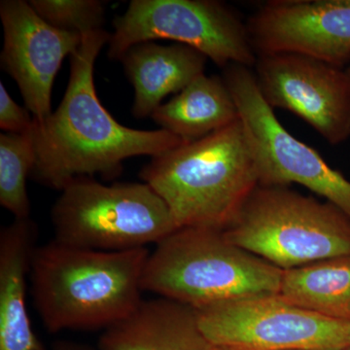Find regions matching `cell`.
<instances>
[{"mask_svg":"<svg viewBox=\"0 0 350 350\" xmlns=\"http://www.w3.org/2000/svg\"><path fill=\"white\" fill-rule=\"evenodd\" d=\"M345 72L347 73V75H349L350 78V63L349 66H347V68H345Z\"/></svg>","mask_w":350,"mask_h":350,"instance_id":"23","label":"cell"},{"mask_svg":"<svg viewBox=\"0 0 350 350\" xmlns=\"http://www.w3.org/2000/svg\"><path fill=\"white\" fill-rule=\"evenodd\" d=\"M53 350H100L94 349L88 345L77 344V342H68V340H59L55 344Z\"/></svg>","mask_w":350,"mask_h":350,"instance_id":"21","label":"cell"},{"mask_svg":"<svg viewBox=\"0 0 350 350\" xmlns=\"http://www.w3.org/2000/svg\"><path fill=\"white\" fill-rule=\"evenodd\" d=\"M253 72L269 107L293 113L331 145L350 137V78L345 69L301 55L257 57Z\"/></svg>","mask_w":350,"mask_h":350,"instance_id":"10","label":"cell"},{"mask_svg":"<svg viewBox=\"0 0 350 350\" xmlns=\"http://www.w3.org/2000/svg\"><path fill=\"white\" fill-rule=\"evenodd\" d=\"M209 350H238V349H230V347H218V345H211V349H209Z\"/></svg>","mask_w":350,"mask_h":350,"instance_id":"22","label":"cell"},{"mask_svg":"<svg viewBox=\"0 0 350 350\" xmlns=\"http://www.w3.org/2000/svg\"><path fill=\"white\" fill-rule=\"evenodd\" d=\"M33 122L31 112L18 105L0 82V129L6 133L25 135L31 133Z\"/></svg>","mask_w":350,"mask_h":350,"instance_id":"20","label":"cell"},{"mask_svg":"<svg viewBox=\"0 0 350 350\" xmlns=\"http://www.w3.org/2000/svg\"><path fill=\"white\" fill-rule=\"evenodd\" d=\"M222 232L282 271L350 256V219L330 202L288 187L258 186Z\"/></svg>","mask_w":350,"mask_h":350,"instance_id":"5","label":"cell"},{"mask_svg":"<svg viewBox=\"0 0 350 350\" xmlns=\"http://www.w3.org/2000/svg\"><path fill=\"white\" fill-rule=\"evenodd\" d=\"M151 119L162 130L191 142L231 125L239 116L222 76L204 73L157 108Z\"/></svg>","mask_w":350,"mask_h":350,"instance_id":"16","label":"cell"},{"mask_svg":"<svg viewBox=\"0 0 350 350\" xmlns=\"http://www.w3.org/2000/svg\"><path fill=\"white\" fill-rule=\"evenodd\" d=\"M195 308L159 297L142 300L125 319L108 327L100 350H209Z\"/></svg>","mask_w":350,"mask_h":350,"instance_id":"13","label":"cell"},{"mask_svg":"<svg viewBox=\"0 0 350 350\" xmlns=\"http://www.w3.org/2000/svg\"><path fill=\"white\" fill-rule=\"evenodd\" d=\"M282 271L228 241L222 231L179 228L149 254L142 289L202 310L278 294Z\"/></svg>","mask_w":350,"mask_h":350,"instance_id":"4","label":"cell"},{"mask_svg":"<svg viewBox=\"0 0 350 350\" xmlns=\"http://www.w3.org/2000/svg\"><path fill=\"white\" fill-rule=\"evenodd\" d=\"M111 33L105 29L82 36L70 57V75L59 107L47 119L33 122L36 149L32 178L62 191L78 177L101 174L113 178L123 163L137 156L151 158L183 144L162 130H135L121 125L101 105L94 87V64Z\"/></svg>","mask_w":350,"mask_h":350,"instance_id":"1","label":"cell"},{"mask_svg":"<svg viewBox=\"0 0 350 350\" xmlns=\"http://www.w3.org/2000/svg\"><path fill=\"white\" fill-rule=\"evenodd\" d=\"M148 248L96 251L53 239L32 257L31 294L50 333L107 329L142 303Z\"/></svg>","mask_w":350,"mask_h":350,"instance_id":"2","label":"cell"},{"mask_svg":"<svg viewBox=\"0 0 350 350\" xmlns=\"http://www.w3.org/2000/svg\"><path fill=\"white\" fill-rule=\"evenodd\" d=\"M278 295L328 319L350 322V256L284 269Z\"/></svg>","mask_w":350,"mask_h":350,"instance_id":"17","label":"cell"},{"mask_svg":"<svg viewBox=\"0 0 350 350\" xmlns=\"http://www.w3.org/2000/svg\"><path fill=\"white\" fill-rule=\"evenodd\" d=\"M246 24L257 57L301 55L342 69L350 63V0H273Z\"/></svg>","mask_w":350,"mask_h":350,"instance_id":"11","label":"cell"},{"mask_svg":"<svg viewBox=\"0 0 350 350\" xmlns=\"http://www.w3.org/2000/svg\"><path fill=\"white\" fill-rule=\"evenodd\" d=\"M36 228L14 219L0 232V350H45L32 330L27 306Z\"/></svg>","mask_w":350,"mask_h":350,"instance_id":"14","label":"cell"},{"mask_svg":"<svg viewBox=\"0 0 350 350\" xmlns=\"http://www.w3.org/2000/svg\"><path fill=\"white\" fill-rule=\"evenodd\" d=\"M156 40L194 48L223 69L257 61L247 24L216 0H131L114 21L108 57L120 61L133 46Z\"/></svg>","mask_w":350,"mask_h":350,"instance_id":"7","label":"cell"},{"mask_svg":"<svg viewBox=\"0 0 350 350\" xmlns=\"http://www.w3.org/2000/svg\"><path fill=\"white\" fill-rule=\"evenodd\" d=\"M211 345L238 350H342L350 347V322L328 319L260 295L197 310Z\"/></svg>","mask_w":350,"mask_h":350,"instance_id":"9","label":"cell"},{"mask_svg":"<svg viewBox=\"0 0 350 350\" xmlns=\"http://www.w3.org/2000/svg\"><path fill=\"white\" fill-rule=\"evenodd\" d=\"M0 19V66L17 84L34 121L42 122L52 114L55 78L64 59L81 45L82 36L48 24L25 0H2Z\"/></svg>","mask_w":350,"mask_h":350,"instance_id":"12","label":"cell"},{"mask_svg":"<svg viewBox=\"0 0 350 350\" xmlns=\"http://www.w3.org/2000/svg\"><path fill=\"white\" fill-rule=\"evenodd\" d=\"M207 57L183 44L147 41L133 46L120 59L135 91L133 115L151 117L169 94L180 93L204 75Z\"/></svg>","mask_w":350,"mask_h":350,"instance_id":"15","label":"cell"},{"mask_svg":"<svg viewBox=\"0 0 350 350\" xmlns=\"http://www.w3.org/2000/svg\"><path fill=\"white\" fill-rule=\"evenodd\" d=\"M51 220L57 243L107 252L156 245L179 229L165 200L145 182L105 185L91 176L61 191Z\"/></svg>","mask_w":350,"mask_h":350,"instance_id":"6","label":"cell"},{"mask_svg":"<svg viewBox=\"0 0 350 350\" xmlns=\"http://www.w3.org/2000/svg\"><path fill=\"white\" fill-rule=\"evenodd\" d=\"M342 350H350V347H349V349H342Z\"/></svg>","mask_w":350,"mask_h":350,"instance_id":"24","label":"cell"},{"mask_svg":"<svg viewBox=\"0 0 350 350\" xmlns=\"http://www.w3.org/2000/svg\"><path fill=\"white\" fill-rule=\"evenodd\" d=\"M140 178L170 207L179 228L223 231L260 185L241 122L152 158Z\"/></svg>","mask_w":350,"mask_h":350,"instance_id":"3","label":"cell"},{"mask_svg":"<svg viewBox=\"0 0 350 350\" xmlns=\"http://www.w3.org/2000/svg\"><path fill=\"white\" fill-rule=\"evenodd\" d=\"M36 165L31 133L0 135V204L15 219H27L31 202L27 177Z\"/></svg>","mask_w":350,"mask_h":350,"instance_id":"18","label":"cell"},{"mask_svg":"<svg viewBox=\"0 0 350 350\" xmlns=\"http://www.w3.org/2000/svg\"><path fill=\"white\" fill-rule=\"evenodd\" d=\"M32 8L48 24L76 33L103 29L105 4L100 0H29Z\"/></svg>","mask_w":350,"mask_h":350,"instance_id":"19","label":"cell"},{"mask_svg":"<svg viewBox=\"0 0 350 350\" xmlns=\"http://www.w3.org/2000/svg\"><path fill=\"white\" fill-rule=\"evenodd\" d=\"M222 77L254 154L259 186L299 184L324 198L350 219V181L282 125L262 98L252 69L232 64L224 68Z\"/></svg>","mask_w":350,"mask_h":350,"instance_id":"8","label":"cell"}]
</instances>
